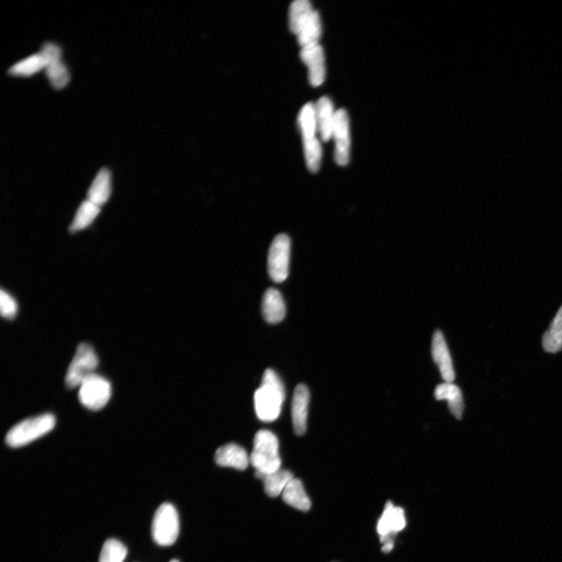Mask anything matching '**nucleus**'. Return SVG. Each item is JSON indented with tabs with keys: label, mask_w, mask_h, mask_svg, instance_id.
Masks as SVG:
<instances>
[{
	"label": "nucleus",
	"mask_w": 562,
	"mask_h": 562,
	"mask_svg": "<svg viewBox=\"0 0 562 562\" xmlns=\"http://www.w3.org/2000/svg\"><path fill=\"white\" fill-rule=\"evenodd\" d=\"M262 312L265 320L271 324L278 323L285 319V304L282 294L278 290L270 288L265 292Z\"/></svg>",
	"instance_id": "nucleus-15"
},
{
	"label": "nucleus",
	"mask_w": 562,
	"mask_h": 562,
	"mask_svg": "<svg viewBox=\"0 0 562 562\" xmlns=\"http://www.w3.org/2000/svg\"><path fill=\"white\" fill-rule=\"evenodd\" d=\"M314 10L308 0H296L289 9V27L292 33L298 35L312 16Z\"/></svg>",
	"instance_id": "nucleus-20"
},
{
	"label": "nucleus",
	"mask_w": 562,
	"mask_h": 562,
	"mask_svg": "<svg viewBox=\"0 0 562 562\" xmlns=\"http://www.w3.org/2000/svg\"><path fill=\"white\" fill-rule=\"evenodd\" d=\"M255 475L258 479L263 482L265 492L271 498H277L280 494H282L288 482L294 478L292 473L281 470V468L268 474L256 472Z\"/></svg>",
	"instance_id": "nucleus-18"
},
{
	"label": "nucleus",
	"mask_w": 562,
	"mask_h": 562,
	"mask_svg": "<svg viewBox=\"0 0 562 562\" xmlns=\"http://www.w3.org/2000/svg\"><path fill=\"white\" fill-rule=\"evenodd\" d=\"M250 463L256 473L268 474L280 470L281 458L279 442L276 435L270 430L257 432L254 442V450L249 457Z\"/></svg>",
	"instance_id": "nucleus-2"
},
{
	"label": "nucleus",
	"mask_w": 562,
	"mask_h": 562,
	"mask_svg": "<svg viewBox=\"0 0 562 562\" xmlns=\"http://www.w3.org/2000/svg\"><path fill=\"white\" fill-rule=\"evenodd\" d=\"M432 356L445 382L452 383L456 378L450 351L441 330H436L432 340Z\"/></svg>",
	"instance_id": "nucleus-11"
},
{
	"label": "nucleus",
	"mask_w": 562,
	"mask_h": 562,
	"mask_svg": "<svg viewBox=\"0 0 562 562\" xmlns=\"http://www.w3.org/2000/svg\"><path fill=\"white\" fill-rule=\"evenodd\" d=\"M394 506L392 502H387L383 515H382L377 525V532L380 537L394 535L391 524V511Z\"/></svg>",
	"instance_id": "nucleus-28"
},
{
	"label": "nucleus",
	"mask_w": 562,
	"mask_h": 562,
	"mask_svg": "<svg viewBox=\"0 0 562 562\" xmlns=\"http://www.w3.org/2000/svg\"><path fill=\"white\" fill-rule=\"evenodd\" d=\"M285 399L282 380L275 371L268 369L264 372L262 383L254 394L256 413L263 422H273L277 419Z\"/></svg>",
	"instance_id": "nucleus-1"
},
{
	"label": "nucleus",
	"mask_w": 562,
	"mask_h": 562,
	"mask_svg": "<svg viewBox=\"0 0 562 562\" xmlns=\"http://www.w3.org/2000/svg\"><path fill=\"white\" fill-rule=\"evenodd\" d=\"M300 57L308 69V81L319 87L325 80V57L320 44L301 48Z\"/></svg>",
	"instance_id": "nucleus-10"
},
{
	"label": "nucleus",
	"mask_w": 562,
	"mask_h": 562,
	"mask_svg": "<svg viewBox=\"0 0 562 562\" xmlns=\"http://www.w3.org/2000/svg\"><path fill=\"white\" fill-rule=\"evenodd\" d=\"M317 127L323 142H328L332 138L336 112L332 101L323 96L315 105Z\"/></svg>",
	"instance_id": "nucleus-14"
},
{
	"label": "nucleus",
	"mask_w": 562,
	"mask_h": 562,
	"mask_svg": "<svg viewBox=\"0 0 562 562\" xmlns=\"http://www.w3.org/2000/svg\"><path fill=\"white\" fill-rule=\"evenodd\" d=\"M56 418L52 414H43L19 423L10 430L6 442L11 448H20L51 432L55 427Z\"/></svg>",
	"instance_id": "nucleus-3"
},
{
	"label": "nucleus",
	"mask_w": 562,
	"mask_h": 562,
	"mask_svg": "<svg viewBox=\"0 0 562 562\" xmlns=\"http://www.w3.org/2000/svg\"><path fill=\"white\" fill-rule=\"evenodd\" d=\"M543 348L547 352L557 353L562 349V306L543 336Z\"/></svg>",
	"instance_id": "nucleus-23"
},
{
	"label": "nucleus",
	"mask_w": 562,
	"mask_h": 562,
	"mask_svg": "<svg viewBox=\"0 0 562 562\" xmlns=\"http://www.w3.org/2000/svg\"><path fill=\"white\" fill-rule=\"evenodd\" d=\"M291 240L286 235H280L273 240L268 256V272L276 283L284 282L289 273Z\"/></svg>",
	"instance_id": "nucleus-7"
},
{
	"label": "nucleus",
	"mask_w": 562,
	"mask_h": 562,
	"mask_svg": "<svg viewBox=\"0 0 562 562\" xmlns=\"http://www.w3.org/2000/svg\"><path fill=\"white\" fill-rule=\"evenodd\" d=\"M40 53L46 61V74L53 87L61 89L70 80V74L66 65L61 61L62 51L58 45L54 42H46L42 45Z\"/></svg>",
	"instance_id": "nucleus-8"
},
{
	"label": "nucleus",
	"mask_w": 562,
	"mask_h": 562,
	"mask_svg": "<svg viewBox=\"0 0 562 562\" xmlns=\"http://www.w3.org/2000/svg\"><path fill=\"white\" fill-rule=\"evenodd\" d=\"M101 207L92 203L89 199L83 201L76 213L75 219L70 227L71 232H77L89 227L99 214Z\"/></svg>",
	"instance_id": "nucleus-22"
},
{
	"label": "nucleus",
	"mask_w": 562,
	"mask_h": 562,
	"mask_svg": "<svg viewBox=\"0 0 562 562\" xmlns=\"http://www.w3.org/2000/svg\"><path fill=\"white\" fill-rule=\"evenodd\" d=\"M437 400L448 401L451 413L458 420L462 419L464 410L463 393L460 388L453 383H445L437 386L435 392Z\"/></svg>",
	"instance_id": "nucleus-16"
},
{
	"label": "nucleus",
	"mask_w": 562,
	"mask_h": 562,
	"mask_svg": "<svg viewBox=\"0 0 562 562\" xmlns=\"http://www.w3.org/2000/svg\"><path fill=\"white\" fill-rule=\"evenodd\" d=\"M112 387L109 381L93 373L79 387L78 398L82 404L89 410L99 411L110 401Z\"/></svg>",
	"instance_id": "nucleus-6"
},
{
	"label": "nucleus",
	"mask_w": 562,
	"mask_h": 562,
	"mask_svg": "<svg viewBox=\"0 0 562 562\" xmlns=\"http://www.w3.org/2000/svg\"><path fill=\"white\" fill-rule=\"evenodd\" d=\"M299 125L302 140L316 138L318 127H317L316 106L314 104L308 103L301 108L299 116Z\"/></svg>",
	"instance_id": "nucleus-25"
},
{
	"label": "nucleus",
	"mask_w": 562,
	"mask_h": 562,
	"mask_svg": "<svg viewBox=\"0 0 562 562\" xmlns=\"http://www.w3.org/2000/svg\"><path fill=\"white\" fill-rule=\"evenodd\" d=\"M282 499L286 504L300 511H307L311 507V501L304 486L297 478H293L288 482L282 493Z\"/></svg>",
	"instance_id": "nucleus-19"
},
{
	"label": "nucleus",
	"mask_w": 562,
	"mask_h": 562,
	"mask_svg": "<svg viewBox=\"0 0 562 562\" xmlns=\"http://www.w3.org/2000/svg\"><path fill=\"white\" fill-rule=\"evenodd\" d=\"M179 531V516L176 508L169 503L161 504L156 511L152 523L154 542L163 547L171 546L176 542Z\"/></svg>",
	"instance_id": "nucleus-4"
},
{
	"label": "nucleus",
	"mask_w": 562,
	"mask_h": 562,
	"mask_svg": "<svg viewBox=\"0 0 562 562\" xmlns=\"http://www.w3.org/2000/svg\"><path fill=\"white\" fill-rule=\"evenodd\" d=\"M46 68L44 57L39 52L32 54L26 58L13 64L9 69V73L17 76H31L38 73Z\"/></svg>",
	"instance_id": "nucleus-24"
},
{
	"label": "nucleus",
	"mask_w": 562,
	"mask_h": 562,
	"mask_svg": "<svg viewBox=\"0 0 562 562\" xmlns=\"http://www.w3.org/2000/svg\"><path fill=\"white\" fill-rule=\"evenodd\" d=\"M392 529L394 533H397L405 529L406 520L405 511L400 507L394 506L391 511Z\"/></svg>",
	"instance_id": "nucleus-29"
},
{
	"label": "nucleus",
	"mask_w": 562,
	"mask_h": 562,
	"mask_svg": "<svg viewBox=\"0 0 562 562\" xmlns=\"http://www.w3.org/2000/svg\"><path fill=\"white\" fill-rule=\"evenodd\" d=\"M311 394L308 387L299 385L294 389L292 402V418L294 433L304 435L307 429L308 408Z\"/></svg>",
	"instance_id": "nucleus-12"
},
{
	"label": "nucleus",
	"mask_w": 562,
	"mask_h": 562,
	"mask_svg": "<svg viewBox=\"0 0 562 562\" xmlns=\"http://www.w3.org/2000/svg\"><path fill=\"white\" fill-rule=\"evenodd\" d=\"M0 311L4 318L13 320L18 311L17 301L11 294L4 290L0 292Z\"/></svg>",
	"instance_id": "nucleus-27"
},
{
	"label": "nucleus",
	"mask_w": 562,
	"mask_h": 562,
	"mask_svg": "<svg viewBox=\"0 0 562 562\" xmlns=\"http://www.w3.org/2000/svg\"><path fill=\"white\" fill-rule=\"evenodd\" d=\"M111 194V174L107 168L99 170L88 191V199L99 206L104 205Z\"/></svg>",
	"instance_id": "nucleus-17"
},
{
	"label": "nucleus",
	"mask_w": 562,
	"mask_h": 562,
	"mask_svg": "<svg viewBox=\"0 0 562 562\" xmlns=\"http://www.w3.org/2000/svg\"><path fill=\"white\" fill-rule=\"evenodd\" d=\"M216 463L222 467H232L244 470L250 463L248 453L236 444H228L221 447L215 453Z\"/></svg>",
	"instance_id": "nucleus-13"
},
{
	"label": "nucleus",
	"mask_w": 562,
	"mask_h": 562,
	"mask_svg": "<svg viewBox=\"0 0 562 562\" xmlns=\"http://www.w3.org/2000/svg\"><path fill=\"white\" fill-rule=\"evenodd\" d=\"M332 138L335 142V162L344 167L350 158V126L349 115L344 109L336 111Z\"/></svg>",
	"instance_id": "nucleus-9"
},
{
	"label": "nucleus",
	"mask_w": 562,
	"mask_h": 562,
	"mask_svg": "<svg viewBox=\"0 0 562 562\" xmlns=\"http://www.w3.org/2000/svg\"><path fill=\"white\" fill-rule=\"evenodd\" d=\"M394 549V542H388L384 544L383 547H382V551L385 553H389L392 551Z\"/></svg>",
	"instance_id": "nucleus-30"
},
{
	"label": "nucleus",
	"mask_w": 562,
	"mask_h": 562,
	"mask_svg": "<svg viewBox=\"0 0 562 562\" xmlns=\"http://www.w3.org/2000/svg\"><path fill=\"white\" fill-rule=\"evenodd\" d=\"M98 365L99 359L92 346L87 343L79 344L69 366L65 384L70 389L80 387L82 382L94 373Z\"/></svg>",
	"instance_id": "nucleus-5"
},
{
	"label": "nucleus",
	"mask_w": 562,
	"mask_h": 562,
	"mask_svg": "<svg viewBox=\"0 0 562 562\" xmlns=\"http://www.w3.org/2000/svg\"><path fill=\"white\" fill-rule=\"evenodd\" d=\"M170 562H179V561L175 559V560H172Z\"/></svg>",
	"instance_id": "nucleus-31"
},
{
	"label": "nucleus",
	"mask_w": 562,
	"mask_h": 562,
	"mask_svg": "<svg viewBox=\"0 0 562 562\" xmlns=\"http://www.w3.org/2000/svg\"><path fill=\"white\" fill-rule=\"evenodd\" d=\"M321 33L320 14L314 11L311 18L297 35L299 44L301 48L319 44Z\"/></svg>",
	"instance_id": "nucleus-21"
},
{
	"label": "nucleus",
	"mask_w": 562,
	"mask_h": 562,
	"mask_svg": "<svg viewBox=\"0 0 562 562\" xmlns=\"http://www.w3.org/2000/svg\"><path fill=\"white\" fill-rule=\"evenodd\" d=\"M127 554L126 547L118 539L106 540L101 551L99 562H123Z\"/></svg>",
	"instance_id": "nucleus-26"
}]
</instances>
